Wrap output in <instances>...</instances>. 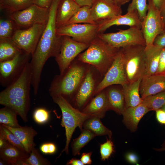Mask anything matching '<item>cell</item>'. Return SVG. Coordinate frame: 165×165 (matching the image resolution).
<instances>
[{
    "instance_id": "cell-12",
    "label": "cell",
    "mask_w": 165,
    "mask_h": 165,
    "mask_svg": "<svg viewBox=\"0 0 165 165\" xmlns=\"http://www.w3.org/2000/svg\"><path fill=\"white\" fill-rule=\"evenodd\" d=\"M46 24H37L28 28L18 29L14 32L12 39L21 50L32 56Z\"/></svg>"
},
{
    "instance_id": "cell-48",
    "label": "cell",
    "mask_w": 165,
    "mask_h": 165,
    "mask_svg": "<svg viewBox=\"0 0 165 165\" xmlns=\"http://www.w3.org/2000/svg\"><path fill=\"white\" fill-rule=\"evenodd\" d=\"M127 159L129 162L131 163L137 164L138 163L137 157L134 154L130 153L127 155Z\"/></svg>"
},
{
    "instance_id": "cell-53",
    "label": "cell",
    "mask_w": 165,
    "mask_h": 165,
    "mask_svg": "<svg viewBox=\"0 0 165 165\" xmlns=\"http://www.w3.org/2000/svg\"><path fill=\"white\" fill-rule=\"evenodd\" d=\"M8 143L7 140L0 136V149L5 147Z\"/></svg>"
},
{
    "instance_id": "cell-9",
    "label": "cell",
    "mask_w": 165,
    "mask_h": 165,
    "mask_svg": "<svg viewBox=\"0 0 165 165\" xmlns=\"http://www.w3.org/2000/svg\"><path fill=\"white\" fill-rule=\"evenodd\" d=\"M32 72L30 62L26 64L19 75L0 93V101L11 99L30 97Z\"/></svg>"
},
{
    "instance_id": "cell-51",
    "label": "cell",
    "mask_w": 165,
    "mask_h": 165,
    "mask_svg": "<svg viewBox=\"0 0 165 165\" xmlns=\"http://www.w3.org/2000/svg\"><path fill=\"white\" fill-rule=\"evenodd\" d=\"M118 6L121 7V6L124 5L128 2L130 0H111Z\"/></svg>"
},
{
    "instance_id": "cell-13",
    "label": "cell",
    "mask_w": 165,
    "mask_h": 165,
    "mask_svg": "<svg viewBox=\"0 0 165 165\" xmlns=\"http://www.w3.org/2000/svg\"><path fill=\"white\" fill-rule=\"evenodd\" d=\"M98 24H73L57 28L56 34L60 36H68L80 42L90 44L97 36Z\"/></svg>"
},
{
    "instance_id": "cell-8",
    "label": "cell",
    "mask_w": 165,
    "mask_h": 165,
    "mask_svg": "<svg viewBox=\"0 0 165 165\" xmlns=\"http://www.w3.org/2000/svg\"><path fill=\"white\" fill-rule=\"evenodd\" d=\"M102 78L90 65L71 104L72 106L81 111L95 96L96 88Z\"/></svg>"
},
{
    "instance_id": "cell-4",
    "label": "cell",
    "mask_w": 165,
    "mask_h": 165,
    "mask_svg": "<svg viewBox=\"0 0 165 165\" xmlns=\"http://www.w3.org/2000/svg\"><path fill=\"white\" fill-rule=\"evenodd\" d=\"M53 101L58 105L62 114L61 124L64 127L66 137V144L62 152L69 153V146L72 135L76 128L79 127L81 130L84 122L92 116L86 114L73 107L63 97L57 96L52 97Z\"/></svg>"
},
{
    "instance_id": "cell-34",
    "label": "cell",
    "mask_w": 165,
    "mask_h": 165,
    "mask_svg": "<svg viewBox=\"0 0 165 165\" xmlns=\"http://www.w3.org/2000/svg\"><path fill=\"white\" fill-rule=\"evenodd\" d=\"M17 115L12 109L4 106L0 109V123L13 128L20 127L21 126L17 119Z\"/></svg>"
},
{
    "instance_id": "cell-32",
    "label": "cell",
    "mask_w": 165,
    "mask_h": 165,
    "mask_svg": "<svg viewBox=\"0 0 165 165\" xmlns=\"http://www.w3.org/2000/svg\"><path fill=\"white\" fill-rule=\"evenodd\" d=\"M80 23L97 24L93 20L91 13L90 6H81L65 25Z\"/></svg>"
},
{
    "instance_id": "cell-11",
    "label": "cell",
    "mask_w": 165,
    "mask_h": 165,
    "mask_svg": "<svg viewBox=\"0 0 165 165\" xmlns=\"http://www.w3.org/2000/svg\"><path fill=\"white\" fill-rule=\"evenodd\" d=\"M90 44L79 42L68 36H63L59 52L55 57L60 74H63L72 62L89 46Z\"/></svg>"
},
{
    "instance_id": "cell-6",
    "label": "cell",
    "mask_w": 165,
    "mask_h": 165,
    "mask_svg": "<svg viewBox=\"0 0 165 165\" xmlns=\"http://www.w3.org/2000/svg\"><path fill=\"white\" fill-rule=\"evenodd\" d=\"M148 10L141 21V30L146 42V47L153 46L157 35L164 31V20L160 11L152 0H148Z\"/></svg>"
},
{
    "instance_id": "cell-47",
    "label": "cell",
    "mask_w": 165,
    "mask_h": 165,
    "mask_svg": "<svg viewBox=\"0 0 165 165\" xmlns=\"http://www.w3.org/2000/svg\"><path fill=\"white\" fill-rule=\"evenodd\" d=\"M48 154H54L57 151V147L53 143L48 142Z\"/></svg>"
},
{
    "instance_id": "cell-22",
    "label": "cell",
    "mask_w": 165,
    "mask_h": 165,
    "mask_svg": "<svg viewBox=\"0 0 165 165\" xmlns=\"http://www.w3.org/2000/svg\"><path fill=\"white\" fill-rule=\"evenodd\" d=\"M118 85L109 86L105 89L109 105V110L121 115L126 108L124 97L122 87Z\"/></svg>"
},
{
    "instance_id": "cell-46",
    "label": "cell",
    "mask_w": 165,
    "mask_h": 165,
    "mask_svg": "<svg viewBox=\"0 0 165 165\" xmlns=\"http://www.w3.org/2000/svg\"><path fill=\"white\" fill-rule=\"evenodd\" d=\"M80 6H91L93 0H74Z\"/></svg>"
},
{
    "instance_id": "cell-42",
    "label": "cell",
    "mask_w": 165,
    "mask_h": 165,
    "mask_svg": "<svg viewBox=\"0 0 165 165\" xmlns=\"http://www.w3.org/2000/svg\"><path fill=\"white\" fill-rule=\"evenodd\" d=\"M153 45L161 48L165 47V30L155 38Z\"/></svg>"
},
{
    "instance_id": "cell-1",
    "label": "cell",
    "mask_w": 165,
    "mask_h": 165,
    "mask_svg": "<svg viewBox=\"0 0 165 165\" xmlns=\"http://www.w3.org/2000/svg\"><path fill=\"white\" fill-rule=\"evenodd\" d=\"M60 0H53L49 8L47 22L41 36L30 62L33 75L41 76L43 67L47 60L55 57L60 49L62 36L57 35L56 14Z\"/></svg>"
},
{
    "instance_id": "cell-54",
    "label": "cell",
    "mask_w": 165,
    "mask_h": 165,
    "mask_svg": "<svg viewBox=\"0 0 165 165\" xmlns=\"http://www.w3.org/2000/svg\"><path fill=\"white\" fill-rule=\"evenodd\" d=\"M154 150L157 151L162 152L165 151V141H164L162 145L161 148H154Z\"/></svg>"
},
{
    "instance_id": "cell-41",
    "label": "cell",
    "mask_w": 165,
    "mask_h": 165,
    "mask_svg": "<svg viewBox=\"0 0 165 165\" xmlns=\"http://www.w3.org/2000/svg\"><path fill=\"white\" fill-rule=\"evenodd\" d=\"M154 75L165 76V47L162 48L161 51L158 67Z\"/></svg>"
},
{
    "instance_id": "cell-16",
    "label": "cell",
    "mask_w": 165,
    "mask_h": 165,
    "mask_svg": "<svg viewBox=\"0 0 165 165\" xmlns=\"http://www.w3.org/2000/svg\"><path fill=\"white\" fill-rule=\"evenodd\" d=\"M90 9L93 20L97 24L123 13L121 7L111 0H93Z\"/></svg>"
},
{
    "instance_id": "cell-52",
    "label": "cell",
    "mask_w": 165,
    "mask_h": 165,
    "mask_svg": "<svg viewBox=\"0 0 165 165\" xmlns=\"http://www.w3.org/2000/svg\"><path fill=\"white\" fill-rule=\"evenodd\" d=\"M155 6L160 10L163 0H152Z\"/></svg>"
},
{
    "instance_id": "cell-38",
    "label": "cell",
    "mask_w": 165,
    "mask_h": 165,
    "mask_svg": "<svg viewBox=\"0 0 165 165\" xmlns=\"http://www.w3.org/2000/svg\"><path fill=\"white\" fill-rule=\"evenodd\" d=\"M148 0H132L127 10L136 9L142 21L145 18L148 10Z\"/></svg>"
},
{
    "instance_id": "cell-21",
    "label": "cell",
    "mask_w": 165,
    "mask_h": 165,
    "mask_svg": "<svg viewBox=\"0 0 165 165\" xmlns=\"http://www.w3.org/2000/svg\"><path fill=\"white\" fill-rule=\"evenodd\" d=\"M80 7L74 0H60L56 14L57 28L65 25Z\"/></svg>"
},
{
    "instance_id": "cell-26",
    "label": "cell",
    "mask_w": 165,
    "mask_h": 165,
    "mask_svg": "<svg viewBox=\"0 0 165 165\" xmlns=\"http://www.w3.org/2000/svg\"><path fill=\"white\" fill-rule=\"evenodd\" d=\"M0 104L16 112L24 121H28L27 115L30 106V97H21L0 101Z\"/></svg>"
},
{
    "instance_id": "cell-18",
    "label": "cell",
    "mask_w": 165,
    "mask_h": 165,
    "mask_svg": "<svg viewBox=\"0 0 165 165\" xmlns=\"http://www.w3.org/2000/svg\"><path fill=\"white\" fill-rule=\"evenodd\" d=\"M165 91V76L153 75L144 76L141 79L139 91L142 99Z\"/></svg>"
},
{
    "instance_id": "cell-23",
    "label": "cell",
    "mask_w": 165,
    "mask_h": 165,
    "mask_svg": "<svg viewBox=\"0 0 165 165\" xmlns=\"http://www.w3.org/2000/svg\"><path fill=\"white\" fill-rule=\"evenodd\" d=\"M30 154L23 151L16 146L8 143L5 147L0 149V159L7 165H24V160Z\"/></svg>"
},
{
    "instance_id": "cell-36",
    "label": "cell",
    "mask_w": 165,
    "mask_h": 165,
    "mask_svg": "<svg viewBox=\"0 0 165 165\" xmlns=\"http://www.w3.org/2000/svg\"><path fill=\"white\" fill-rule=\"evenodd\" d=\"M0 136L5 139L10 144L23 151L26 152L24 146L16 136L1 123L0 125Z\"/></svg>"
},
{
    "instance_id": "cell-37",
    "label": "cell",
    "mask_w": 165,
    "mask_h": 165,
    "mask_svg": "<svg viewBox=\"0 0 165 165\" xmlns=\"http://www.w3.org/2000/svg\"><path fill=\"white\" fill-rule=\"evenodd\" d=\"M26 165H49L50 162L44 158L39 153L38 149L33 148L29 157L25 159Z\"/></svg>"
},
{
    "instance_id": "cell-55",
    "label": "cell",
    "mask_w": 165,
    "mask_h": 165,
    "mask_svg": "<svg viewBox=\"0 0 165 165\" xmlns=\"http://www.w3.org/2000/svg\"><path fill=\"white\" fill-rule=\"evenodd\" d=\"M0 165H7V164L4 160L2 159H0Z\"/></svg>"
},
{
    "instance_id": "cell-10",
    "label": "cell",
    "mask_w": 165,
    "mask_h": 165,
    "mask_svg": "<svg viewBox=\"0 0 165 165\" xmlns=\"http://www.w3.org/2000/svg\"><path fill=\"white\" fill-rule=\"evenodd\" d=\"M49 9L40 7L34 4L27 8L9 15L19 29L28 28L37 24H46Z\"/></svg>"
},
{
    "instance_id": "cell-40",
    "label": "cell",
    "mask_w": 165,
    "mask_h": 165,
    "mask_svg": "<svg viewBox=\"0 0 165 165\" xmlns=\"http://www.w3.org/2000/svg\"><path fill=\"white\" fill-rule=\"evenodd\" d=\"M49 117V112L46 109L42 108L36 109L33 114L34 121L39 124H43L47 123Z\"/></svg>"
},
{
    "instance_id": "cell-45",
    "label": "cell",
    "mask_w": 165,
    "mask_h": 165,
    "mask_svg": "<svg viewBox=\"0 0 165 165\" xmlns=\"http://www.w3.org/2000/svg\"><path fill=\"white\" fill-rule=\"evenodd\" d=\"M156 119L161 124H165V112L161 109L156 111Z\"/></svg>"
},
{
    "instance_id": "cell-2",
    "label": "cell",
    "mask_w": 165,
    "mask_h": 165,
    "mask_svg": "<svg viewBox=\"0 0 165 165\" xmlns=\"http://www.w3.org/2000/svg\"><path fill=\"white\" fill-rule=\"evenodd\" d=\"M90 66L76 57L63 74L54 77L49 89L50 96H61L71 104Z\"/></svg>"
},
{
    "instance_id": "cell-44",
    "label": "cell",
    "mask_w": 165,
    "mask_h": 165,
    "mask_svg": "<svg viewBox=\"0 0 165 165\" xmlns=\"http://www.w3.org/2000/svg\"><path fill=\"white\" fill-rule=\"evenodd\" d=\"M53 0H34V4L40 7L49 9Z\"/></svg>"
},
{
    "instance_id": "cell-30",
    "label": "cell",
    "mask_w": 165,
    "mask_h": 165,
    "mask_svg": "<svg viewBox=\"0 0 165 165\" xmlns=\"http://www.w3.org/2000/svg\"><path fill=\"white\" fill-rule=\"evenodd\" d=\"M34 0H0L1 10L8 13L24 9L34 4Z\"/></svg>"
},
{
    "instance_id": "cell-7",
    "label": "cell",
    "mask_w": 165,
    "mask_h": 165,
    "mask_svg": "<svg viewBox=\"0 0 165 165\" xmlns=\"http://www.w3.org/2000/svg\"><path fill=\"white\" fill-rule=\"evenodd\" d=\"M119 30L115 32L99 34L97 36L111 46L118 48L135 45L146 46L141 29L130 27L127 29Z\"/></svg>"
},
{
    "instance_id": "cell-28",
    "label": "cell",
    "mask_w": 165,
    "mask_h": 165,
    "mask_svg": "<svg viewBox=\"0 0 165 165\" xmlns=\"http://www.w3.org/2000/svg\"><path fill=\"white\" fill-rule=\"evenodd\" d=\"M82 127L96 136L107 135L110 138L112 135V131L103 124L100 118L97 117L92 116L87 119L84 122Z\"/></svg>"
},
{
    "instance_id": "cell-50",
    "label": "cell",
    "mask_w": 165,
    "mask_h": 165,
    "mask_svg": "<svg viewBox=\"0 0 165 165\" xmlns=\"http://www.w3.org/2000/svg\"><path fill=\"white\" fill-rule=\"evenodd\" d=\"M40 149L41 152L45 154H48V142L42 144L40 146Z\"/></svg>"
},
{
    "instance_id": "cell-56",
    "label": "cell",
    "mask_w": 165,
    "mask_h": 165,
    "mask_svg": "<svg viewBox=\"0 0 165 165\" xmlns=\"http://www.w3.org/2000/svg\"><path fill=\"white\" fill-rule=\"evenodd\" d=\"M165 112V105H164L161 108Z\"/></svg>"
},
{
    "instance_id": "cell-39",
    "label": "cell",
    "mask_w": 165,
    "mask_h": 165,
    "mask_svg": "<svg viewBox=\"0 0 165 165\" xmlns=\"http://www.w3.org/2000/svg\"><path fill=\"white\" fill-rule=\"evenodd\" d=\"M114 151V145L111 140L107 139L105 142L100 146L101 160L103 161L108 159Z\"/></svg>"
},
{
    "instance_id": "cell-33",
    "label": "cell",
    "mask_w": 165,
    "mask_h": 165,
    "mask_svg": "<svg viewBox=\"0 0 165 165\" xmlns=\"http://www.w3.org/2000/svg\"><path fill=\"white\" fill-rule=\"evenodd\" d=\"M141 103L150 111H156L165 105V91L147 96L142 99Z\"/></svg>"
},
{
    "instance_id": "cell-31",
    "label": "cell",
    "mask_w": 165,
    "mask_h": 165,
    "mask_svg": "<svg viewBox=\"0 0 165 165\" xmlns=\"http://www.w3.org/2000/svg\"><path fill=\"white\" fill-rule=\"evenodd\" d=\"M77 138L74 139L71 144L72 154L74 156L80 154L81 149L96 136L89 130L83 129Z\"/></svg>"
},
{
    "instance_id": "cell-24",
    "label": "cell",
    "mask_w": 165,
    "mask_h": 165,
    "mask_svg": "<svg viewBox=\"0 0 165 165\" xmlns=\"http://www.w3.org/2000/svg\"><path fill=\"white\" fill-rule=\"evenodd\" d=\"M2 124L16 136L24 146L26 151L30 154L32 149L36 145L34 139L38 134L37 132L31 127L21 126L13 128Z\"/></svg>"
},
{
    "instance_id": "cell-27",
    "label": "cell",
    "mask_w": 165,
    "mask_h": 165,
    "mask_svg": "<svg viewBox=\"0 0 165 165\" xmlns=\"http://www.w3.org/2000/svg\"><path fill=\"white\" fill-rule=\"evenodd\" d=\"M162 49L154 45L145 47L146 68L145 76L153 75L156 74L158 67Z\"/></svg>"
},
{
    "instance_id": "cell-49",
    "label": "cell",
    "mask_w": 165,
    "mask_h": 165,
    "mask_svg": "<svg viewBox=\"0 0 165 165\" xmlns=\"http://www.w3.org/2000/svg\"><path fill=\"white\" fill-rule=\"evenodd\" d=\"M66 164L68 165H84L80 160L75 158H72L69 160L67 162Z\"/></svg>"
},
{
    "instance_id": "cell-25",
    "label": "cell",
    "mask_w": 165,
    "mask_h": 165,
    "mask_svg": "<svg viewBox=\"0 0 165 165\" xmlns=\"http://www.w3.org/2000/svg\"><path fill=\"white\" fill-rule=\"evenodd\" d=\"M141 79H139L121 86L124 97L126 108L134 107L141 103L142 99L140 96L139 91Z\"/></svg>"
},
{
    "instance_id": "cell-20",
    "label": "cell",
    "mask_w": 165,
    "mask_h": 165,
    "mask_svg": "<svg viewBox=\"0 0 165 165\" xmlns=\"http://www.w3.org/2000/svg\"><path fill=\"white\" fill-rule=\"evenodd\" d=\"M150 111L148 108L141 103L134 107L126 108L122 114L123 122L131 132H135L137 129L140 120Z\"/></svg>"
},
{
    "instance_id": "cell-15",
    "label": "cell",
    "mask_w": 165,
    "mask_h": 165,
    "mask_svg": "<svg viewBox=\"0 0 165 165\" xmlns=\"http://www.w3.org/2000/svg\"><path fill=\"white\" fill-rule=\"evenodd\" d=\"M30 55L23 51L10 60L0 62V81L2 85H9L19 75L29 62Z\"/></svg>"
},
{
    "instance_id": "cell-29",
    "label": "cell",
    "mask_w": 165,
    "mask_h": 165,
    "mask_svg": "<svg viewBox=\"0 0 165 165\" xmlns=\"http://www.w3.org/2000/svg\"><path fill=\"white\" fill-rule=\"evenodd\" d=\"M23 51L12 38L0 39V62L10 60Z\"/></svg>"
},
{
    "instance_id": "cell-17",
    "label": "cell",
    "mask_w": 165,
    "mask_h": 165,
    "mask_svg": "<svg viewBox=\"0 0 165 165\" xmlns=\"http://www.w3.org/2000/svg\"><path fill=\"white\" fill-rule=\"evenodd\" d=\"M124 15H120L105 20L98 24L97 32L103 33L107 29L114 25H126L141 29V21L136 9L127 10Z\"/></svg>"
},
{
    "instance_id": "cell-14",
    "label": "cell",
    "mask_w": 165,
    "mask_h": 165,
    "mask_svg": "<svg viewBox=\"0 0 165 165\" xmlns=\"http://www.w3.org/2000/svg\"><path fill=\"white\" fill-rule=\"evenodd\" d=\"M128 83L124 69L123 53L120 48L112 65L97 85L95 95L109 86L113 85L122 86Z\"/></svg>"
},
{
    "instance_id": "cell-43",
    "label": "cell",
    "mask_w": 165,
    "mask_h": 165,
    "mask_svg": "<svg viewBox=\"0 0 165 165\" xmlns=\"http://www.w3.org/2000/svg\"><path fill=\"white\" fill-rule=\"evenodd\" d=\"M92 152H83L81 156L80 160L84 165L91 164L92 162L91 157Z\"/></svg>"
},
{
    "instance_id": "cell-3",
    "label": "cell",
    "mask_w": 165,
    "mask_h": 165,
    "mask_svg": "<svg viewBox=\"0 0 165 165\" xmlns=\"http://www.w3.org/2000/svg\"><path fill=\"white\" fill-rule=\"evenodd\" d=\"M120 49L111 46L97 36L77 58L94 67L103 77L113 63Z\"/></svg>"
},
{
    "instance_id": "cell-5",
    "label": "cell",
    "mask_w": 165,
    "mask_h": 165,
    "mask_svg": "<svg viewBox=\"0 0 165 165\" xmlns=\"http://www.w3.org/2000/svg\"><path fill=\"white\" fill-rule=\"evenodd\" d=\"M145 46L135 45L121 48L124 69L128 83L142 79L145 75Z\"/></svg>"
},
{
    "instance_id": "cell-35",
    "label": "cell",
    "mask_w": 165,
    "mask_h": 165,
    "mask_svg": "<svg viewBox=\"0 0 165 165\" xmlns=\"http://www.w3.org/2000/svg\"><path fill=\"white\" fill-rule=\"evenodd\" d=\"M19 29L14 22L9 18L1 17L0 39H12L16 31Z\"/></svg>"
},
{
    "instance_id": "cell-19",
    "label": "cell",
    "mask_w": 165,
    "mask_h": 165,
    "mask_svg": "<svg viewBox=\"0 0 165 165\" xmlns=\"http://www.w3.org/2000/svg\"><path fill=\"white\" fill-rule=\"evenodd\" d=\"M109 110L108 102L105 89L95 95L82 110L83 113L100 119L104 118Z\"/></svg>"
}]
</instances>
